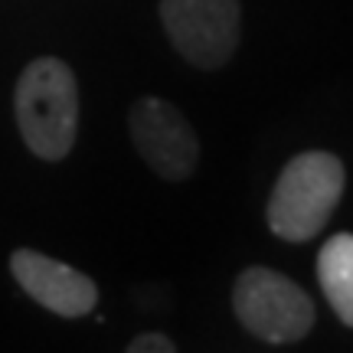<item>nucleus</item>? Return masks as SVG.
I'll use <instances>...</instances> for the list:
<instances>
[{
	"instance_id": "nucleus-1",
	"label": "nucleus",
	"mask_w": 353,
	"mask_h": 353,
	"mask_svg": "<svg viewBox=\"0 0 353 353\" xmlns=\"http://www.w3.org/2000/svg\"><path fill=\"white\" fill-rule=\"evenodd\" d=\"M13 114L23 144L39 161H63L79 131L76 72L56 56L33 59L17 79Z\"/></svg>"
},
{
	"instance_id": "nucleus-2",
	"label": "nucleus",
	"mask_w": 353,
	"mask_h": 353,
	"mask_svg": "<svg viewBox=\"0 0 353 353\" xmlns=\"http://www.w3.org/2000/svg\"><path fill=\"white\" fill-rule=\"evenodd\" d=\"M347 187L341 157L327 151H304L291 157L268 196V229L285 242H307L321 236Z\"/></svg>"
},
{
	"instance_id": "nucleus-3",
	"label": "nucleus",
	"mask_w": 353,
	"mask_h": 353,
	"mask_svg": "<svg viewBox=\"0 0 353 353\" xmlns=\"http://www.w3.org/2000/svg\"><path fill=\"white\" fill-rule=\"evenodd\" d=\"M232 311L249 334L265 343L304 341L317 321L314 301L301 285L275 268L252 265L232 285Z\"/></svg>"
},
{
	"instance_id": "nucleus-4",
	"label": "nucleus",
	"mask_w": 353,
	"mask_h": 353,
	"mask_svg": "<svg viewBox=\"0 0 353 353\" xmlns=\"http://www.w3.org/2000/svg\"><path fill=\"white\" fill-rule=\"evenodd\" d=\"M161 20L174 50L196 69H219L242 37L239 0H161Z\"/></svg>"
},
{
	"instance_id": "nucleus-5",
	"label": "nucleus",
	"mask_w": 353,
	"mask_h": 353,
	"mask_svg": "<svg viewBox=\"0 0 353 353\" xmlns=\"http://www.w3.org/2000/svg\"><path fill=\"white\" fill-rule=\"evenodd\" d=\"M128 128L144 164L157 176H164L170 183L193 176L200 164V141L190 121L170 101L154 99V95L138 99L128 112Z\"/></svg>"
},
{
	"instance_id": "nucleus-6",
	"label": "nucleus",
	"mask_w": 353,
	"mask_h": 353,
	"mask_svg": "<svg viewBox=\"0 0 353 353\" xmlns=\"http://www.w3.org/2000/svg\"><path fill=\"white\" fill-rule=\"evenodd\" d=\"M10 272L33 301L59 317H82L99 301V285L92 278L37 249H17L10 255Z\"/></svg>"
},
{
	"instance_id": "nucleus-7",
	"label": "nucleus",
	"mask_w": 353,
	"mask_h": 353,
	"mask_svg": "<svg viewBox=\"0 0 353 353\" xmlns=\"http://www.w3.org/2000/svg\"><path fill=\"white\" fill-rule=\"evenodd\" d=\"M317 281L330 301L334 314L353 327V236L337 232L321 245L317 255Z\"/></svg>"
},
{
	"instance_id": "nucleus-8",
	"label": "nucleus",
	"mask_w": 353,
	"mask_h": 353,
	"mask_svg": "<svg viewBox=\"0 0 353 353\" xmlns=\"http://www.w3.org/2000/svg\"><path fill=\"white\" fill-rule=\"evenodd\" d=\"M128 353H174L176 343L167 337V334H157V330H151V334H138L134 341L125 347Z\"/></svg>"
}]
</instances>
